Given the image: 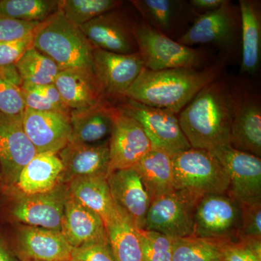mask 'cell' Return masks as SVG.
Returning a JSON list of instances; mask_svg holds the SVG:
<instances>
[{
  "label": "cell",
  "instance_id": "16",
  "mask_svg": "<svg viewBox=\"0 0 261 261\" xmlns=\"http://www.w3.org/2000/svg\"><path fill=\"white\" fill-rule=\"evenodd\" d=\"M23 126L37 153L58 154L69 142L70 113L40 112L25 108Z\"/></svg>",
  "mask_w": 261,
  "mask_h": 261
},
{
  "label": "cell",
  "instance_id": "39",
  "mask_svg": "<svg viewBox=\"0 0 261 261\" xmlns=\"http://www.w3.org/2000/svg\"><path fill=\"white\" fill-rule=\"evenodd\" d=\"M41 23H29L0 15V42L23 39L34 34Z\"/></svg>",
  "mask_w": 261,
  "mask_h": 261
},
{
  "label": "cell",
  "instance_id": "38",
  "mask_svg": "<svg viewBox=\"0 0 261 261\" xmlns=\"http://www.w3.org/2000/svg\"><path fill=\"white\" fill-rule=\"evenodd\" d=\"M242 222L239 240H261V203L241 205Z\"/></svg>",
  "mask_w": 261,
  "mask_h": 261
},
{
  "label": "cell",
  "instance_id": "14",
  "mask_svg": "<svg viewBox=\"0 0 261 261\" xmlns=\"http://www.w3.org/2000/svg\"><path fill=\"white\" fill-rule=\"evenodd\" d=\"M37 154L24 130L22 115L0 113V168L4 190L16 181L21 170Z\"/></svg>",
  "mask_w": 261,
  "mask_h": 261
},
{
  "label": "cell",
  "instance_id": "40",
  "mask_svg": "<svg viewBox=\"0 0 261 261\" xmlns=\"http://www.w3.org/2000/svg\"><path fill=\"white\" fill-rule=\"evenodd\" d=\"M34 34L16 40L0 42V67L15 65L25 51L32 47Z\"/></svg>",
  "mask_w": 261,
  "mask_h": 261
},
{
  "label": "cell",
  "instance_id": "1",
  "mask_svg": "<svg viewBox=\"0 0 261 261\" xmlns=\"http://www.w3.org/2000/svg\"><path fill=\"white\" fill-rule=\"evenodd\" d=\"M234 99L227 86L215 80L180 112L178 121L192 148L212 151L230 145Z\"/></svg>",
  "mask_w": 261,
  "mask_h": 261
},
{
  "label": "cell",
  "instance_id": "23",
  "mask_svg": "<svg viewBox=\"0 0 261 261\" xmlns=\"http://www.w3.org/2000/svg\"><path fill=\"white\" fill-rule=\"evenodd\" d=\"M231 3L225 0L217 9L206 12L195 20L178 42L187 47L197 44H221L231 38L236 27Z\"/></svg>",
  "mask_w": 261,
  "mask_h": 261
},
{
  "label": "cell",
  "instance_id": "22",
  "mask_svg": "<svg viewBox=\"0 0 261 261\" xmlns=\"http://www.w3.org/2000/svg\"><path fill=\"white\" fill-rule=\"evenodd\" d=\"M54 84L70 111H84L110 104L94 74L73 70H61Z\"/></svg>",
  "mask_w": 261,
  "mask_h": 261
},
{
  "label": "cell",
  "instance_id": "19",
  "mask_svg": "<svg viewBox=\"0 0 261 261\" xmlns=\"http://www.w3.org/2000/svg\"><path fill=\"white\" fill-rule=\"evenodd\" d=\"M63 166L62 182L74 178L105 176L109 173V140L94 145L68 143L58 153Z\"/></svg>",
  "mask_w": 261,
  "mask_h": 261
},
{
  "label": "cell",
  "instance_id": "47",
  "mask_svg": "<svg viewBox=\"0 0 261 261\" xmlns=\"http://www.w3.org/2000/svg\"><path fill=\"white\" fill-rule=\"evenodd\" d=\"M29 261H35V260H29Z\"/></svg>",
  "mask_w": 261,
  "mask_h": 261
},
{
  "label": "cell",
  "instance_id": "24",
  "mask_svg": "<svg viewBox=\"0 0 261 261\" xmlns=\"http://www.w3.org/2000/svg\"><path fill=\"white\" fill-rule=\"evenodd\" d=\"M114 108L105 104L84 111H70L71 130L68 143L94 145L109 140Z\"/></svg>",
  "mask_w": 261,
  "mask_h": 261
},
{
  "label": "cell",
  "instance_id": "7",
  "mask_svg": "<svg viewBox=\"0 0 261 261\" xmlns=\"http://www.w3.org/2000/svg\"><path fill=\"white\" fill-rule=\"evenodd\" d=\"M242 222L241 205L227 194H210L198 201L192 236L225 243L238 241Z\"/></svg>",
  "mask_w": 261,
  "mask_h": 261
},
{
  "label": "cell",
  "instance_id": "9",
  "mask_svg": "<svg viewBox=\"0 0 261 261\" xmlns=\"http://www.w3.org/2000/svg\"><path fill=\"white\" fill-rule=\"evenodd\" d=\"M116 107L141 125L152 148L173 155L192 148L180 126L177 114L166 109L149 107L126 98Z\"/></svg>",
  "mask_w": 261,
  "mask_h": 261
},
{
  "label": "cell",
  "instance_id": "20",
  "mask_svg": "<svg viewBox=\"0 0 261 261\" xmlns=\"http://www.w3.org/2000/svg\"><path fill=\"white\" fill-rule=\"evenodd\" d=\"M63 166L58 154L38 153L20 171L16 181L3 193L35 195L51 191L62 182Z\"/></svg>",
  "mask_w": 261,
  "mask_h": 261
},
{
  "label": "cell",
  "instance_id": "32",
  "mask_svg": "<svg viewBox=\"0 0 261 261\" xmlns=\"http://www.w3.org/2000/svg\"><path fill=\"white\" fill-rule=\"evenodd\" d=\"M123 3L118 0H61L60 10L70 23L80 28L99 15L119 8Z\"/></svg>",
  "mask_w": 261,
  "mask_h": 261
},
{
  "label": "cell",
  "instance_id": "30",
  "mask_svg": "<svg viewBox=\"0 0 261 261\" xmlns=\"http://www.w3.org/2000/svg\"><path fill=\"white\" fill-rule=\"evenodd\" d=\"M225 244L192 235L173 238V261H222Z\"/></svg>",
  "mask_w": 261,
  "mask_h": 261
},
{
  "label": "cell",
  "instance_id": "6",
  "mask_svg": "<svg viewBox=\"0 0 261 261\" xmlns=\"http://www.w3.org/2000/svg\"><path fill=\"white\" fill-rule=\"evenodd\" d=\"M134 34L146 69L195 68L203 62L200 51L175 42L145 21L135 23Z\"/></svg>",
  "mask_w": 261,
  "mask_h": 261
},
{
  "label": "cell",
  "instance_id": "45",
  "mask_svg": "<svg viewBox=\"0 0 261 261\" xmlns=\"http://www.w3.org/2000/svg\"><path fill=\"white\" fill-rule=\"evenodd\" d=\"M4 181H3V174H2L1 168H0V194L4 190Z\"/></svg>",
  "mask_w": 261,
  "mask_h": 261
},
{
  "label": "cell",
  "instance_id": "44",
  "mask_svg": "<svg viewBox=\"0 0 261 261\" xmlns=\"http://www.w3.org/2000/svg\"><path fill=\"white\" fill-rule=\"evenodd\" d=\"M225 0H192L190 3L194 8L207 10V12L217 9Z\"/></svg>",
  "mask_w": 261,
  "mask_h": 261
},
{
  "label": "cell",
  "instance_id": "21",
  "mask_svg": "<svg viewBox=\"0 0 261 261\" xmlns=\"http://www.w3.org/2000/svg\"><path fill=\"white\" fill-rule=\"evenodd\" d=\"M234 99L230 146L261 157V107L257 97L245 95Z\"/></svg>",
  "mask_w": 261,
  "mask_h": 261
},
{
  "label": "cell",
  "instance_id": "17",
  "mask_svg": "<svg viewBox=\"0 0 261 261\" xmlns=\"http://www.w3.org/2000/svg\"><path fill=\"white\" fill-rule=\"evenodd\" d=\"M115 205L137 229H144L151 200L140 174L133 168L117 170L108 177Z\"/></svg>",
  "mask_w": 261,
  "mask_h": 261
},
{
  "label": "cell",
  "instance_id": "42",
  "mask_svg": "<svg viewBox=\"0 0 261 261\" xmlns=\"http://www.w3.org/2000/svg\"><path fill=\"white\" fill-rule=\"evenodd\" d=\"M0 78L4 79V80L11 82L12 84H15L17 87H21L22 82L20 80V75L18 73L15 65H11V66L4 67L1 68L0 67Z\"/></svg>",
  "mask_w": 261,
  "mask_h": 261
},
{
  "label": "cell",
  "instance_id": "13",
  "mask_svg": "<svg viewBox=\"0 0 261 261\" xmlns=\"http://www.w3.org/2000/svg\"><path fill=\"white\" fill-rule=\"evenodd\" d=\"M152 149V144L140 123L115 106L109 138L108 175L117 170L133 168Z\"/></svg>",
  "mask_w": 261,
  "mask_h": 261
},
{
  "label": "cell",
  "instance_id": "15",
  "mask_svg": "<svg viewBox=\"0 0 261 261\" xmlns=\"http://www.w3.org/2000/svg\"><path fill=\"white\" fill-rule=\"evenodd\" d=\"M116 9L107 12L80 27L89 42L96 49L130 55L138 51L134 25Z\"/></svg>",
  "mask_w": 261,
  "mask_h": 261
},
{
  "label": "cell",
  "instance_id": "37",
  "mask_svg": "<svg viewBox=\"0 0 261 261\" xmlns=\"http://www.w3.org/2000/svg\"><path fill=\"white\" fill-rule=\"evenodd\" d=\"M20 87L0 78V113L10 116H20L25 111Z\"/></svg>",
  "mask_w": 261,
  "mask_h": 261
},
{
  "label": "cell",
  "instance_id": "10",
  "mask_svg": "<svg viewBox=\"0 0 261 261\" xmlns=\"http://www.w3.org/2000/svg\"><path fill=\"white\" fill-rule=\"evenodd\" d=\"M202 196L175 190L152 200L146 216L145 228L172 238L192 236L196 207Z\"/></svg>",
  "mask_w": 261,
  "mask_h": 261
},
{
  "label": "cell",
  "instance_id": "12",
  "mask_svg": "<svg viewBox=\"0 0 261 261\" xmlns=\"http://www.w3.org/2000/svg\"><path fill=\"white\" fill-rule=\"evenodd\" d=\"M224 166L228 177V195L240 205L261 203V159L222 146L211 151Z\"/></svg>",
  "mask_w": 261,
  "mask_h": 261
},
{
  "label": "cell",
  "instance_id": "25",
  "mask_svg": "<svg viewBox=\"0 0 261 261\" xmlns=\"http://www.w3.org/2000/svg\"><path fill=\"white\" fill-rule=\"evenodd\" d=\"M66 185L69 195L99 215L106 226L116 219L118 211L110 191L107 176L76 178Z\"/></svg>",
  "mask_w": 261,
  "mask_h": 261
},
{
  "label": "cell",
  "instance_id": "31",
  "mask_svg": "<svg viewBox=\"0 0 261 261\" xmlns=\"http://www.w3.org/2000/svg\"><path fill=\"white\" fill-rule=\"evenodd\" d=\"M61 0H0V15L29 23H42L60 10Z\"/></svg>",
  "mask_w": 261,
  "mask_h": 261
},
{
  "label": "cell",
  "instance_id": "43",
  "mask_svg": "<svg viewBox=\"0 0 261 261\" xmlns=\"http://www.w3.org/2000/svg\"><path fill=\"white\" fill-rule=\"evenodd\" d=\"M0 261H20L7 243L0 229Z\"/></svg>",
  "mask_w": 261,
  "mask_h": 261
},
{
  "label": "cell",
  "instance_id": "4",
  "mask_svg": "<svg viewBox=\"0 0 261 261\" xmlns=\"http://www.w3.org/2000/svg\"><path fill=\"white\" fill-rule=\"evenodd\" d=\"M68 197V187L64 183L51 191L35 195L0 194V221L61 231Z\"/></svg>",
  "mask_w": 261,
  "mask_h": 261
},
{
  "label": "cell",
  "instance_id": "36",
  "mask_svg": "<svg viewBox=\"0 0 261 261\" xmlns=\"http://www.w3.org/2000/svg\"><path fill=\"white\" fill-rule=\"evenodd\" d=\"M222 261H261V240H238L225 244Z\"/></svg>",
  "mask_w": 261,
  "mask_h": 261
},
{
  "label": "cell",
  "instance_id": "11",
  "mask_svg": "<svg viewBox=\"0 0 261 261\" xmlns=\"http://www.w3.org/2000/svg\"><path fill=\"white\" fill-rule=\"evenodd\" d=\"M144 68L138 51L122 55L94 48V75L106 100L113 106L126 99L128 89Z\"/></svg>",
  "mask_w": 261,
  "mask_h": 261
},
{
  "label": "cell",
  "instance_id": "29",
  "mask_svg": "<svg viewBox=\"0 0 261 261\" xmlns=\"http://www.w3.org/2000/svg\"><path fill=\"white\" fill-rule=\"evenodd\" d=\"M15 65L23 84L32 86L54 84L61 70L53 60L33 46Z\"/></svg>",
  "mask_w": 261,
  "mask_h": 261
},
{
  "label": "cell",
  "instance_id": "33",
  "mask_svg": "<svg viewBox=\"0 0 261 261\" xmlns=\"http://www.w3.org/2000/svg\"><path fill=\"white\" fill-rule=\"evenodd\" d=\"M130 3L146 23L166 34L177 16L178 3L171 0H133Z\"/></svg>",
  "mask_w": 261,
  "mask_h": 261
},
{
  "label": "cell",
  "instance_id": "27",
  "mask_svg": "<svg viewBox=\"0 0 261 261\" xmlns=\"http://www.w3.org/2000/svg\"><path fill=\"white\" fill-rule=\"evenodd\" d=\"M243 58L241 72L254 74L258 68L261 51V14L257 2L240 0Z\"/></svg>",
  "mask_w": 261,
  "mask_h": 261
},
{
  "label": "cell",
  "instance_id": "41",
  "mask_svg": "<svg viewBox=\"0 0 261 261\" xmlns=\"http://www.w3.org/2000/svg\"><path fill=\"white\" fill-rule=\"evenodd\" d=\"M72 255L84 261H116L109 243L94 244L73 249Z\"/></svg>",
  "mask_w": 261,
  "mask_h": 261
},
{
  "label": "cell",
  "instance_id": "8",
  "mask_svg": "<svg viewBox=\"0 0 261 261\" xmlns=\"http://www.w3.org/2000/svg\"><path fill=\"white\" fill-rule=\"evenodd\" d=\"M0 228L7 243L20 261H68L73 248L61 231L10 224Z\"/></svg>",
  "mask_w": 261,
  "mask_h": 261
},
{
  "label": "cell",
  "instance_id": "34",
  "mask_svg": "<svg viewBox=\"0 0 261 261\" xmlns=\"http://www.w3.org/2000/svg\"><path fill=\"white\" fill-rule=\"evenodd\" d=\"M20 89L25 108L40 112L70 113L54 84L46 86L22 84Z\"/></svg>",
  "mask_w": 261,
  "mask_h": 261
},
{
  "label": "cell",
  "instance_id": "3",
  "mask_svg": "<svg viewBox=\"0 0 261 261\" xmlns=\"http://www.w3.org/2000/svg\"><path fill=\"white\" fill-rule=\"evenodd\" d=\"M32 46L49 57L61 70L94 74V47L81 29L67 20L61 10L36 29Z\"/></svg>",
  "mask_w": 261,
  "mask_h": 261
},
{
  "label": "cell",
  "instance_id": "28",
  "mask_svg": "<svg viewBox=\"0 0 261 261\" xmlns=\"http://www.w3.org/2000/svg\"><path fill=\"white\" fill-rule=\"evenodd\" d=\"M117 211L116 219L106 226L115 260L143 261L138 229L126 215Z\"/></svg>",
  "mask_w": 261,
  "mask_h": 261
},
{
  "label": "cell",
  "instance_id": "18",
  "mask_svg": "<svg viewBox=\"0 0 261 261\" xmlns=\"http://www.w3.org/2000/svg\"><path fill=\"white\" fill-rule=\"evenodd\" d=\"M61 231L73 249L109 243L102 218L69 194L65 203Z\"/></svg>",
  "mask_w": 261,
  "mask_h": 261
},
{
  "label": "cell",
  "instance_id": "26",
  "mask_svg": "<svg viewBox=\"0 0 261 261\" xmlns=\"http://www.w3.org/2000/svg\"><path fill=\"white\" fill-rule=\"evenodd\" d=\"M140 174L151 202L176 190L171 154L152 148L133 167Z\"/></svg>",
  "mask_w": 261,
  "mask_h": 261
},
{
  "label": "cell",
  "instance_id": "5",
  "mask_svg": "<svg viewBox=\"0 0 261 261\" xmlns=\"http://www.w3.org/2000/svg\"><path fill=\"white\" fill-rule=\"evenodd\" d=\"M171 159L176 190L200 196L227 192V173L211 151L192 147L173 154Z\"/></svg>",
  "mask_w": 261,
  "mask_h": 261
},
{
  "label": "cell",
  "instance_id": "2",
  "mask_svg": "<svg viewBox=\"0 0 261 261\" xmlns=\"http://www.w3.org/2000/svg\"><path fill=\"white\" fill-rule=\"evenodd\" d=\"M222 68V63L218 62L202 70L178 68L150 70L144 68L128 89L126 98L177 114L201 89L217 80Z\"/></svg>",
  "mask_w": 261,
  "mask_h": 261
},
{
  "label": "cell",
  "instance_id": "35",
  "mask_svg": "<svg viewBox=\"0 0 261 261\" xmlns=\"http://www.w3.org/2000/svg\"><path fill=\"white\" fill-rule=\"evenodd\" d=\"M143 261H173V238L145 229H138Z\"/></svg>",
  "mask_w": 261,
  "mask_h": 261
},
{
  "label": "cell",
  "instance_id": "46",
  "mask_svg": "<svg viewBox=\"0 0 261 261\" xmlns=\"http://www.w3.org/2000/svg\"><path fill=\"white\" fill-rule=\"evenodd\" d=\"M68 261H84L83 260H82V259L79 258V257L73 256V255H72L71 258Z\"/></svg>",
  "mask_w": 261,
  "mask_h": 261
}]
</instances>
